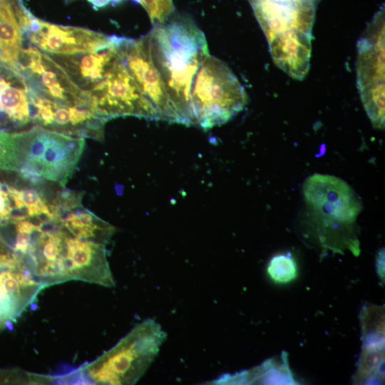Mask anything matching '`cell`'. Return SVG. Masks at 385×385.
<instances>
[{
	"label": "cell",
	"mask_w": 385,
	"mask_h": 385,
	"mask_svg": "<svg viewBox=\"0 0 385 385\" xmlns=\"http://www.w3.org/2000/svg\"><path fill=\"white\" fill-rule=\"evenodd\" d=\"M12 208L8 195V185L0 181V225H6L10 221V212Z\"/></svg>",
	"instance_id": "16"
},
{
	"label": "cell",
	"mask_w": 385,
	"mask_h": 385,
	"mask_svg": "<svg viewBox=\"0 0 385 385\" xmlns=\"http://www.w3.org/2000/svg\"><path fill=\"white\" fill-rule=\"evenodd\" d=\"M165 338L157 322L146 319L98 359L82 366L78 377L88 375L101 384H133L158 356Z\"/></svg>",
	"instance_id": "4"
},
{
	"label": "cell",
	"mask_w": 385,
	"mask_h": 385,
	"mask_svg": "<svg viewBox=\"0 0 385 385\" xmlns=\"http://www.w3.org/2000/svg\"><path fill=\"white\" fill-rule=\"evenodd\" d=\"M147 11L152 24L156 26L165 21L173 14L175 8L172 0H133Z\"/></svg>",
	"instance_id": "15"
},
{
	"label": "cell",
	"mask_w": 385,
	"mask_h": 385,
	"mask_svg": "<svg viewBox=\"0 0 385 385\" xmlns=\"http://www.w3.org/2000/svg\"><path fill=\"white\" fill-rule=\"evenodd\" d=\"M120 55L140 92L155 110L159 120L178 123L166 86L151 58L145 36L138 39L123 37Z\"/></svg>",
	"instance_id": "8"
},
{
	"label": "cell",
	"mask_w": 385,
	"mask_h": 385,
	"mask_svg": "<svg viewBox=\"0 0 385 385\" xmlns=\"http://www.w3.org/2000/svg\"><path fill=\"white\" fill-rule=\"evenodd\" d=\"M89 3H91L93 8L96 9L103 8L108 5L111 0H87Z\"/></svg>",
	"instance_id": "18"
},
{
	"label": "cell",
	"mask_w": 385,
	"mask_h": 385,
	"mask_svg": "<svg viewBox=\"0 0 385 385\" xmlns=\"http://www.w3.org/2000/svg\"><path fill=\"white\" fill-rule=\"evenodd\" d=\"M111 3L113 4H118L122 1V0H111Z\"/></svg>",
	"instance_id": "19"
},
{
	"label": "cell",
	"mask_w": 385,
	"mask_h": 385,
	"mask_svg": "<svg viewBox=\"0 0 385 385\" xmlns=\"http://www.w3.org/2000/svg\"><path fill=\"white\" fill-rule=\"evenodd\" d=\"M247 103L246 91L232 71L209 53L192 85L191 125L204 130L222 125L242 111Z\"/></svg>",
	"instance_id": "5"
},
{
	"label": "cell",
	"mask_w": 385,
	"mask_h": 385,
	"mask_svg": "<svg viewBox=\"0 0 385 385\" xmlns=\"http://www.w3.org/2000/svg\"><path fill=\"white\" fill-rule=\"evenodd\" d=\"M8 194L26 205L30 209L32 217L38 216L42 213L53 216L48 206L40 197L38 192L33 188L19 190L8 185Z\"/></svg>",
	"instance_id": "14"
},
{
	"label": "cell",
	"mask_w": 385,
	"mask_h": 385,
	"mask_svg": "<svg viewBox=\"0 0 385 385\" xmlns=\"http://www.w3.org/2000/svg\"><path fill=\"white\" fill-rule=\"evenodd\" d=\"M32 97L24 77L0 62V126H21L31 122Z\"/></svg>",
	"instance_id": "12"
},
{
	"label": "cell",
	"mask_w": 385,
	"mask_h": 385,
	"mask_svg": "<svg viewBox=\"0 0 385 385\" xmlns=\"http://www.w3.org/2000/svg\"><path fill=\"white\" fill-rule=\"evenodd\" d=\"M302 193L309 225L319 245L336 252L348 249L357 256L354 225L363 205L351 187L338 177L314 173L304 182Z\"/></svg>",
	"instance_id": "3"
},
{
	"label": "cell",
	"mask_w": 385,
	"mask_h": 385,
	"mask_svg": "<svg viewBox=\"0 0 385 385\" xmlns=\"http://www.w3.org/2000/svg\"><path fill=\"white\" fill-rule=\"evenodd\" d=\"M123 37L108 36L91 50L72 54H48L81 90L92 92L120 57Z\"/></svg>",
	"instance_id": "9"
},
{
	"label": "cell",
	"mask_w": 385,
	"mask_h": 385,
	"mask_svg": "<svg viewBox=\"0 0 385 385\" xmlns=\"http://www.w3.org/2000/svg\"><path fill=\"white\" fill-rule=\"evenodd\" d=\"M267 272L277 283L289 282L297 277L296 262L290 254L276 255L270 260Z\"/></svg>",
	"instance_id": "13"
},
{
	"label": "cell",
	"mask_w": 385,
	"mask_h": 385,
	"mask_svg": "<svg viewBox=\"0 0 385 385\" xmlns=\"http://www.w3.org/2000/svg\"><path fill=\"white\" fill-rule=\"evenodd\" d=\"M151 58L168 91L178 123L191 125L190 96L195 74L209 54L203 31L188 16L173 14L145 36Z\"/></svg>",
	"instance_id": "1"
},
{
	"label": "cell",
	"mask_w": 385,
	"mask_h": 385,
	"mask_svg": "<svg viewBox=\"0 0 385 385\" xmlns=\"http://www.w3.org/2000/svg\"><path fill=\"white\" fill-rule=\"evenodd\" d=\"M90 94L98 113L107 120L118 115L159 120L153 106L142 94L129 73L120 54L103 81Z\"/></svg>",
	"instance_id": "7"
},
{
	"label": "cell",
	"mask_w": 385,
	"mask_h": 385,
	"mask_svg": "<svg viewBox=\"0 0 385 385\" xmlns=\"http://www.w3.org/2000/svg\"><path fill=\"white\" fill-rule=\"evenodd\" d=\"M357 85L372 125L384 128V9L374 16L358 43Z\"/></svg>",
	"instance_id": "6"
},
{
	"label": "cell",
	"mask_w": 385,
	"mask_h": 385,
	"mask_svg": "<svg viewBox=\"0 0 385 385\" xmlns=\"http://www.w3.org/2000/svg\"><path fill=\"white\" fill-rule=\"evenodd\" d=\"M70 107L61 106L52 108L53 111V125L54 124L59 128H64L68 124L71 125V115L69 111Z\"/></svg>",
	"instance_id": "17"
},
{
	"label": "cell",
	"mask_w": 385,
	"mask_h": 385,
	"mask_svg": "<svg viewBox=\"0 0 385 385\" xmlns=\"http://www.w3.org/2000/svg\"><path fill=\"white\" fill-rule=\"evenodd\" d=\"M84 139L40 125L21 132L0 130V170L33 183L43 179L64 186L84 148Z\"/></svg>",
	"instance_id": "2"
},
{
	"label": "cell",
	"mask_w": 385,
	"mask_h": 385,
	"mask_svg": "<svg viewBox=\"0 0 385 385\" xmlns=\"http://www.w3.org/2000/svg\"><path fill=\"white\" fill-rule=\"evenodd\" d=\"M31 16L21 0H0V62L16 71Z\"/></svg>",
	"instance_id": "11"
},
{
	"label": "cell",
	"mask_w": 385,
	"mask_h": 385,
	"mask_svg": "<svg viewBox=\"0 0 385 385\" xmlns=\"http://www.w3.org/2000/svg\"><path fill=\"white\" fill-rule=\"evenodd\" d=\"M107 37L108 35L83 28L47 23L33 15L26 34L31 44L47 54H72L91 50Z\"/></svg>",
	"instance_id": "10"
}]
</instances>
